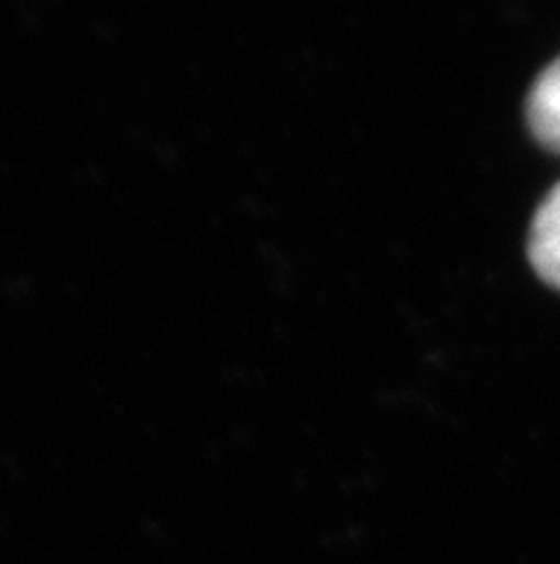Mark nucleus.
I'll list each match as a JSON object with an SVG mask.
<instances>
[{
  "label": "nucleus",
  "instance_id": "f03ea898",
  "mask_svg": "<svg viewBox=\"0 0 560 564\" xmlns=\"http://www.w3.org/2000/svg\"><path fill=\"white\" fill-rule=\"evenodd\" d=\"M526 115H529L532 135L543 147L560 152V57L540 72V78L535 80Z\"/></svg>",
  "mask_w": 560,
  "mask_h": 564
},
{
  "label": "nucleus",
  "instance_id": "f257e3e1",
  "mask_svg": "<svg viewBox=\"0 0 560 564\" xmlns=\"http://www.w3.org/2000/svg\"><path fill=\"white\" fill-rule=\"evenodd\" d=\"M529 261L549 286L560 290V184L535 213L529 232Z\"/></svg>",
  "mask_w": 560,
  "mask_h": 564
}]
</instances>
